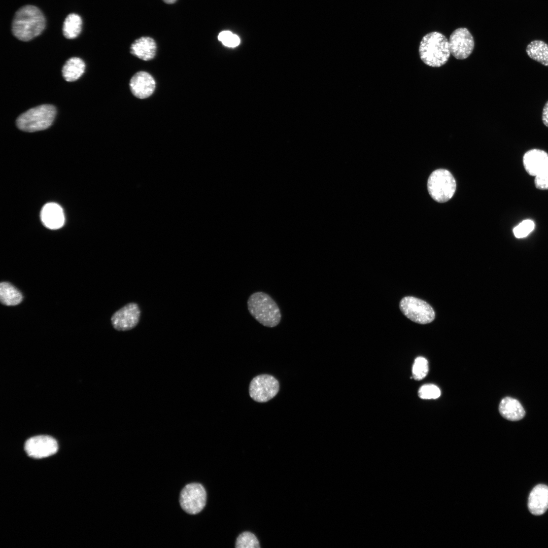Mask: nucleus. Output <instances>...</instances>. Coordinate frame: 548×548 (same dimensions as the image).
I'll use <instances>...</instances> for the list:
<instances>
[{"label": "nucleus", "mask_w": 548, "mask_h": 548, "mask_svg": "<svg viewBox=\"0 0 548 548\" xmlns=\"http://www.w3.org/2000/svg\"><path fill=\"white\" fill-rule=\"evenodd\" d=\"M247 304L250 314L263 326L274 327L280 322L281 314L279 307L267 294L255 292L249 297Z\"/></svg>", "instance_id": "3"}, {"label": "nucleus", "mask_w": 548, "mask_h": 548, "mask_svg": "<svg viewBox=\"0 0 548 548\" xmlns=\"http://www.w3.org/2000/svg\"><path fill=\"white\" fill-rule=\"evenodd\" d=\"M530 58L544 66H548V45L541 40L531 42L526 47Z\"/></svg>", "instance_id": "19"}, {"label": "nucleus", "mask_w": 548, "mask_h": 548, "mask_svg": "<svg viewBox=\"0 0 548 548\" xmlns=\"http://www.w3.org/2000/svg\"><path fill=\"white\" fill-rule=\"evenodd\" d=\"M156 49V43L153 39L144 37L136 40L131 44L130 52L141 59L148 61L154 58Z\"/></svg>", "instance_id": "16"}, {"label": "nucleus", "mask_w": 548, "mask_h": 548, "mask_svg": "<svg viewBox=\"0 0 548 548\" xmlns=\"http://www.w3.org/2000/svg\"><path fill=\"white\" fill-rule=\"evenodd\" d=\"M129 87L134 96L138 98L144 99L153 94L155 89L156 82L149 73L141 71L136 73L131 78Z\"/></svg>", "instance_id": "12"}, {"label": "nucleus", "mask_w": 548, "mask_h": 548, "mask_svg": "<svg viewBox=\"0 0 548 548\" xmlns=\"http://www.w3.org/2000/svg\"><path fill=\"white\" fill-rule=\"evenodd\" d=\"M41 220L43 224L50 229H58L63 225L65 221L64 214L62 208L57 203H46L41 213Z\"/></svg>", "instance_id": "14"}, {"label": "nucleus", "mask_w": 548, "mask_h": 548, "mask_svg": "<svg viewBox=\"0 0 548 548\" xmlns=\"http://www.w3.org/2000/svg\"><path fill=\"white\" fill-rule=\"evenodd\" d=\"M428 370V362L426 358L418 357L415 360L412 368L413 375L415 380H422L427 374Z\"/></svg>", "instance_id": "23"}, {"label": "nucleus", "mask_w": 548, "mask_h": 548, "mask_svg": "<svg viewBox=\"0 0 548 548\" xmlns=\"http://www.w3.org/2000/svg\"><path fill=\"white\" fill-rule=\"evenodd\" d=\"M528 506L534 515L544 513L548 508V487L543 484L535 486L529 494Z\"/></svg>", "instance_id": "15"}, {"label": "nucleus", "mask_w": 548, "mask_h": 548, "mask_svg": "<svg viewBox=\"0 0 548 548\" xmlns=\"http://www.w3.org/2000/svg\"><path fill=\"white\" fill-rule=\"evenodd\" d=\"M535 223L533 220L526 219L522 221L513 229L515 236L522 238L528 235L534 229Z\"/></svg>", "instance_id": "24"}, {"label": "nucleus", "mask_w": 548, "mask_h": 548, "mask_svg": "<svg viewBox=\"0 0 548 548\" xmlns=\"http://www.w3.org/2000/svg\"><path fill=\"white\" fill-rule=\"evenodd\" d=\"M165 3L167 4H173L175 3L177 0H163Z\"/></svg>", "instance_id": "29"}, {"label": "nucleus", "mask_w": 548, "mask_h": 548, "mask_svg": "<svg viewBox=\"0 0 548 548\" xmlns=\"http://www.w3.org/2000/svg\"><path fill=\"white\" fill-rule=\"evenodd\" d=\"M440 394L439 388L432 384L422 386L418 391L419 396L424 399H436L440 396Z\"/></svg>", "instance_id": "25"}, {"label": "nucleus", "mask_w": 548, "mask_h": 548, "mask_svg": "<svg viewBox=\"0 0 548 548\" xmlns=\"http://www.w3.org/2000/svg\"><path fill=\"white\" fill-rule=\"evenodd\" d=\"M523 163L526 172L535 177L548 167V153L540 149H531L524 154Z\"/></svg>", "instance_id": "13"}, {"label": "nucleus", "mask_w": 548, "mask_h": 548, "mask_svg": "<svg viewBox=\"0 0 548 548\" xmlns=\"http://www.w3.org/2000/svg\"><path fill=\"white\" fill-rule=\"evenodd\" d=\"M456 181L452 174L444 169L433 171L428 179L427 189L431 197L439 202L450 200L456 191Z\"/></svg>", "instance_id": "5"}, {"label": "nucleus", "mask_w": 548, "mask_h": 548, "mask_svg": "<svg viewBox=\"0 0 548 548\" xmlns=\"http://www.w3.org/2000/svg\"><path fill=\"white\" fill-rule=\"evenodd\" d=\"M27 455L34 458L47 457L58 450L57 441L47 435H39L28 439L24 444Z\"/></svg>", "instance_id": "11"}, {"label": "nucleus", "mask_w": 548, "mask_h": 548, "mask_svg": "<svg viewBox=\"0 0 548 548\" xmlns=\"http://www.w3.org/2000/svg\"><path fill=\"white\" fill-rule=\"evenodd\" d=\"M82 20L78 14L72 13L67 15L63 24L64 36L68 39L77 38L82 30Z\"/></svg>", "instance_id": "21"}, {"label": "nucleus", "mask_w": 548, "mask_h": 548, "mask_svg": "<svg viewBox=\"0 0 548 548\" xmlns=\"http://www.w3.org/2000/svg\"><path fill=\"white\" fill-rule=\"evenodd\" d=\"M542 121L545 126L548 127V100L546 102L543 108Z\"/></svg>", "instance_id": "28"}, {"label": "nucleus", "mask_w": 548, "mask_h": 548, "mask_svg": "<svg viewBox=\"0 0 548 548\" xmlns=\"http://www.w3.org/2000/svg\"><path fill=\"white\" fill-rule=\"evenodd\" d=\"M218 39L223 45L229 47H234L240 43L239 37L230 31H223L218 36Z\"/></svg>", "instance_id": "26"}, {"label": "nucleus", "mask_w": 548, "mask_h": 548, "mask_svg": "<svg viewBox=\"0 0 548 548\" xmlns=\"http://www.w3.org/2000/svg\"><path fill=\"white\" fill-rule=\"evenodd\" d=\"M56 113L51 105H42L31 108L20 115L17 120L18 128L26 132L45 130L52 124Z\"/></svg>", "instance_id": "4"}, {"label": "nucleus", "mask_w": 548, "mask_h": 548, "mask_svg": "<svg viewBox=\"0 0 548 548\" xmlns=\"http://www.w3.org/2000/svg\"><path fill=\"white\" fill-rule=\"evenodd\" d=\"M141 315L139 305L135 302L128 303L117 311L112 316L113 327L118 331H127L134 328L139 323Z\"/></svg>", "instance_id": "10"}, {"label": "nucleus", "mask_w": 548, "mask_h": 548, "mask_svg": "<svg viewBox=\"0 0 548 548\" xmlns=\"http://www.w3.org/2000/svg\"><path fill=\"white\" fill-rule=\"evenodd\" d=\"M399 307L407 318L417 323H429L435 318V313L427 302L413 296L403 298Z\"/></svg>", "instance_id": "6"}, {"label": "nucleus", "mask_w": 548, "mask_h": 548, "mask_svg": "<svg viewBox=\"0 0 548 548\" xmlns=\"http://www.w3.org/2000/svg\"><path fill=\"white\" fill-rule=\"evenodd\" d=\"M419 52L421 59L426 65L441 66L448 61L451 54L449 40L440 32H429L421 40Z\"/></svg>", "instance_id": "2"}, {"label": "nucleus", "mask_w": 548, "mask_h": 548, "mask_svg": "<svg viewBox=\"0 0 548 548\" xmlns=\"http://www.w3.org/2000/svg\"><path fill=\"white\" fill-rule=\"evenodd\" d=\"M499 411L505 419L512 421H519L525 415V411L520 402L517 399L506 397L499 404Z\"/></svg>", "instance_id": "17"}, {"label": "nucleus", "mask_w": 548, "mask_h": 548, "mask_svg": "<svg viewBox=\"0 0 548 548\" xmlns=\"http://www.w3.org/2000/svg\"><path fill=\"white\" fill-rule=\"evenodd\" d=\"M535 187L539 190H548V167L535 177Z\"/></svg>", "instance_id": "27"}, {"label": "nucleus", "mask_w": 548, "mask_h": 548, "mask_svg": "<svg viewBox=\"0 0 548 548\" xmlns=\"http://www.w3.org/2000/svg\"><path fill=\"white\" fill-rule=\"evenodd\" d=\"M451 54L457 59H465L472 52L474 47L473 38L468 29H455L449 40Z\"/></svg>", "instance_id": "9"}, {"label": "nucleus", "mask_w": 548, "mask_h": 548, "mask_svg": "<svg viewBox=\"0 0 548 548\" xmlns=\"http://www.w3.org/2000/svg\"><path fill=\"white\" fill-rule=\"evenodd\" d=\"M0 299L6 305H15L22 300L21 292L10 283L2 282L0 284Z\"/></svg>", "instance_id": "20"}, {"label": "nucleus", "mask_w": 548, "mask_h": 548, "mask_svg": "<svg viewBox=\"0 0 548 548\" xmlns=\"http://www.w3.org/2000/svg\"><path fill=\"white\" fill-rule=\"evenodd\" d=\"M235 547L236 548H258L260 547L259 542L256 536L251 532H244L237 538Z\"/></svg>", "instance_id": "22"}, {"label": "nucleus", "mask_w": 548, "mask_h": 548, "mask_svg": "<svg viewBox=\"0 0 548 548\" xmlns=\"http://www.w3.org/2000/svg\"><path fill=\"white\" fill-rule=\"evenodd\" d=\"M207 501V493L204 487L199 483L187 485L181 491L180 503L182 509L191 515L201 511Z\"/></svg>", "instance_id": "7"}, {"label": "nucleus", "mask_w": 548, "mask_h": 548, "mask_svg": "<svg viewBox=\"0 0 548 548\" xmlns=\"http://www.w3.org/2000/svg\"><path fill=\"white\" fill-rule=\"evenodd\" d=\"M45 26L46 19L42 12L35 6L25 5L15 13L12 31L18 40L29 41L40 35Z\"/></svg>", "instance_id": "1"}, {"label": "nucleus", "mask_w": 548, "mask_h": 548, "mask_svg": "<svg viewBox=\"0 0 548 548\" xmlns=\"http://www.w3.org/2000/svg\"><path fill=\"white\" fill-rule=\"evenodd\" d=\"M85 64L83 60L77 57L68 59L64 64L62 76L68 82L75 81L80 78L84 73Z\"/></svg>", "instance_id": "18"}, {"label": "nucleus", "mask_w": 548, "mask_h": 548, "mask_svg": "<svg viewBox=\"0 0 548 548\" xmlns=\"http://www.w3.org/2000/svg\"><path fill=\"white\" fill-rule=\"evenodd\" d=\"M279 390V383L273 376L269 374L256 376L251 381L249 394L255 401L265 402L274 397Z\"/></svg>", "instance_id": "8"}]
</instances>
